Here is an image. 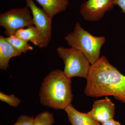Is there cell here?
I'll list each match as a JSON object with an SVG mask.
<instances>
[{
    "label": "cell",
    "mask_w": 125,
    "mask_h": 125,
    "mask_svg": "<svg viewBox=\"0 0 125 125\" xmlns=\"http://www.w3.org/2000/svg\"><path fill=\"white\" fill-rule=\"evenodd\" d=\"M0 100L12 107H18L21 103V100L14 94L8 95L1 92H0Z\"/></svg>",
    "instance_id": "9a60e30c"
},
{
    "label": "cell",
    "mask_w": 125,
    "mask_h": 125,
    "mask_svg": "<svg viewBox=\"0 0 125 125\" xmlns=\"http://www.w3.org/2000/svg\"><path fill=\"white\" fill-rule=\"evenodd\" d=\"M15 35L28 42L29 41L41 48L42 39L39 31L35 26H30L27 28L17 30Z\"/></svg>",
    "instance_id": "7c38bea8"
},
{
    "label": "cell",
    "mask_w": 125,
    "mask_h": 125,
    "mask_svg": "<svg viewBox=\"0 0 125 125\" xmlns=\"http://www.w3.org/2000/svg\"><path fill=\"white\" fill-rule=\"evenodd\" d=\"M27 7L32 13L34 25L40 32L42 39L41 48L47 47L52 39V19L43 10L38 7L33 0H25Z\"/></svg>",
    "instance_id": "8992f818"
},
{
    "label": "cell",
    "mask_w": 125,
    "mask_h": 125,
    "mask_svg": "<svg viewBox=\"0 0 125 125\" xmlns=\"http://www.w3.org/2000/svg\"><path fill=\"white\" fill-rule=\"evenodd\" d=\"M64 64L63 73L68 78L75 76L87 79L91 65L81 52L73 48L60 46L56 49Z\"/></svg>",
    "instance_id": "277c9868"
},
{
    "label": "cell",
    "mask_w": 125,
    "mask_h": 125,
    "mask_svg": "<svg viewBox=\"0 0 125 125\" xmlns=\"http://www.w3.org/2000/svg\"><path fill=\"white\" fill-rule=\"evenodd\" d=\"M64 39L71 47L81 52L91 65L100 58L101 48L106 41L105 37L92 35L84 29L78 22L74 31L68 33Z\"/></svg>",
    "instance_id": "3957f363"
},
{
    "label": "cell",
    "mask_w": 125,
    "mask_h": 125,
    "mask_svg": "<svg viewBox=\"0 0 125 125\" xmlns=\"http://www.w3.org/2000/svg\"><path fill=\"white\" fill-rule=\"evenodd\" d=\"M114 0H87L81 6L80 14L85 20L98 21L115 5Z\"/></svg>",
    "instance_id": "52a82bcc"
},
{
    "label": "cell",
    "mask_w": 125,
    "mask_h": 125,
    "mask_svg": "<svg viewBox=\"0 0 125 125\" xmlns=\"http://www.w3.org/2000/svg\"><path fill=\"white\" fill-rule=\"evenodd\" d=\"M64 110L67 113L68 121L72 125H102L87 113L78 111L70 104Z\"/></svg>",
    "instance_id": "30bf717a"
},
{
    "label": "cell",
    "mask_w": 125,
    "mask_h": 125,
    "mask_svg": "<svg viewBox=\"0 0 125 125\" xmlns=\"http://www.w3.org/2000/svg\"><path fill=\"white\" fill-rule=\"evenodd\" d=\"M33 25L31 10L27 6L11 9L0 15V25L5 29L7 37L14 35L19 30Z\"/></svg>",
    "instance_id": "5b68a950"
},
{
    "label": "cell",
    "mask_w": 125,
    "mask_h": 125,
    "mask_svg": "<svg viewBox=\"0 0 125 125\" xmlns=\"http://www.w3.org/2000/svg\"><path fill=\"white\" fill-rule=\"evenodd\" d=\"M2 35L0 36V69L5 70L9 67V62L12 57L21 55Z\"/></svg>",
    "instance_id": "9c48e42d"
},
{
    "label": "cell",
    "mask_w": 125,
    "mask_h": 125,
    "mask_svg": "<svg viewBox=\"0 0 125 125\" xmlns=\"http://www.w3.org/2000/svg\"><path fill=\"white\" fill-rule=\"evenodd\" d=\"M54 122L53 114L46 111L37 115L34 118L33 125H52Z\"/></svg>",
    "instance_id": "5bb4252c"
},
{
    "label": "cell",
    "mask_w": 125,
    "mask_h": 125,
    "mask_svg": "<svg viewBox=\"0 0 125 125\" xmlns=\"http://www.w3.org/2000/svg\"><path fill=\"white\" fill-rule=\"evenodd\" d=\"M102 125H121L118 122L114 120L113 118L102 123Z\"/></svg>",
    "instance_id": "ac0fdd59"
},
{
    "label": "cell",
    "mask_w": 125,
    "mask_h": 125,
    "mask_svg": "<svg viewBox=\"0 0 125 125\" xmlns=\"http://www.w3.org/2000/svg\"><path fill=\"white\" fill-rule=\"evenodd\" d=\"M84 90L91 97L113 96L125 104V75L104 56L91 65Z\"/></svg>",
    "instance_id": "6da1fadb"
},
{
    "label": "cell",
    "mask_w": 125,
    "mask_h": 125,
    "mask_svg": "<svg viewBox=\"0 0 125 125\" xmlns=\"http://www.w3.org/2000/svg\"><path fill=\"white\" fill-rule=\"evenodd\" d=\"M115 104L107 97L94 102L92 109L87 114L94 120L101 123L113 118Z\"/></svg>",
    "instance_id": "ba28073f"
},
{
    "label": "cell",
    "mask_w": 125,
    "mask_h": 125,
    "mask_svg": "<svg viewBox=\"0 0 125 125\" xmlns=\"http://www.w3.org/2000/svg\"><path fill=\"white\" fill-rule=\"evenodd\" d=\"M42 7L43 10L52 19L57 14L65 10L69 0H36Z\"/></svg>",
    "instance_id": "8fae6325"
},
{
    "label": "cell",
    "mask_w": 125,
    "mask_h": 125,
    "mask_svg": "<svg viewBox=\"0 0 125 125\" xmlns=\"http://www.w3.org/2000/svg\"><path fill=\"white\" fill-rule=\"evenodd\" d=\"M34 117L26 115H21L13 125H33Z\"/></svg>",
    "instance_id": "2e32d148"
},
{
    "label": "cell",
    "mask_w": 125,
    "mask_h": 125,
    "mask_svg": "<svg viewBox=\"0 0 125 125\" xmlns=\"http://www.w3.org/2000/svg\"><path fill=\"white\" fill-rule=\"evenodd\" d=\"M114 4L117 5L122 10V11L125 13V0H114Z\"/></svg>",
    "instance_id": "e0dca14e"
},
{
    "label": "cell",
    "mask_w": 125,
    "mask_h": 125,
    "mask_svg": "<svg viewBox=\"0 0 125 125\" xmlns=\"http://www.w3.org/2000/svg\"><path fill=\"white\" fill-rule=\"evenodd\" d=\"M72 80L60 69L53 70L42 83L40 103L43 106L56 109H64L73 101Z\"/></svg>",
    "instance_id": "7a4b0ae2"
},
{
    "label": "cell",
    "mask_w": 125,
    "mask_h": 125,
    "mask_svg": "<svg viewBox=\"0 0 125 125\" xmlns=\"http://www.w3.org/2000/svg\"><path fill=\"white\" fill-rule=\"evenodd\" d=\"M13 47L20 54L26 53L29 51H32L33 48L28 42L14 35L5 37Z\"/></svg>",
    "instance_id": "4fadbf2b"
}]
</instances>
